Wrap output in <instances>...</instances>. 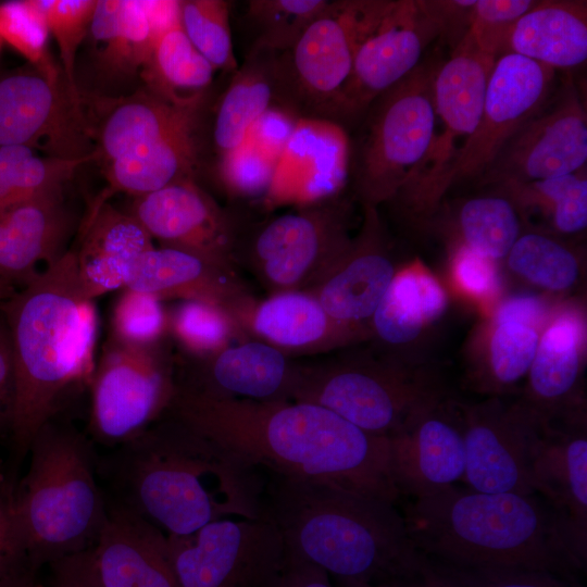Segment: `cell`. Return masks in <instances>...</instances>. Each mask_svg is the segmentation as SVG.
<instances>
[{
  "label": "cell",
  "mask_w": 587,
  "mask_h": 587,
  "mask_svg": "<svg viewBox=\"0 0 587 587\" xmlns=\"http://www.w3.org/2000/svg\"><path fill=\"white\" fill-rule=\"evenodd\" d=\"M3 587H43V584L39 580L38 575H29Z\"/></svg>",
  "instance_id": "60"
},
{
  "label": "cell",
  "mask_w": 587,
  "mask_h": 587,
  "mask_svg": "<svg viewBox=\"0 0 587 587\" xmlns=\"http://www.w3.org/2000/svg\"><path fill=\"white\" fill-rule=\"evenodd\" d=\"M277 52L251 48L224 91L213 124V143L220 155L238 146L251 126L279 103Z\"/></svg>",
  "instance_id": "31"
},
{
  "label": "cell",
  "mask_w": 587,
  "mask_h": 587,
  "mask_svg": "<svg viewBox=\"0 0 587 587\" xmlns=\"http://www.w3.org/2000/svg\"><path fill=\"white\" fill-rule=\"evenodd\" d=\"M29 464L12 494L16 532L32 569L87 551L107 521L109 503L91 438L74 425L47 422L34 437Z\"/></svg>",
  "instance_id": "6"
},
{
  "label": "cell",
  "mask_w": 587,
  "mask_h": 587,
  "mask_svg": "<svg viewBox=\"0 0 587 587\" xmlns=\"http://www.w3.org/2000/svg\"><path fill=\"white\" fill-rule=\"evenodd\" d=\"M358 45L335 122L360 120L371 102L409 75L441 28L421 0H359ZM342 125V124H341Z\"/></svg>",
  "instance_id": "9"
},
{
  "label": "cell",
  "mask_w": 587,
  "mask_h": 587,
  "mask_svg": "<svg viewBox=\"0 0 587 587\" xmlns=\"http://www.w3.org/2000/svg\"><path fill=\"white\" fill-rule=\"evenodd\" d=\"M175 380V388L210 397L236 394L263 401L278 400L277 395L291 389L287 382L286 361L275 348L249 342L223 350Z\"/></svg>",
  "instance_id": "27"
},
{
  "label": "cell",
  "mask_w": 587,
  "mask_h": 587,
  "mask_svg": "<svg viewBox=\"0 0 587 587\" xmlns=\"http://www.w3.org/2000/svg\"><path fill=\"white\" fill-rule=\"evenodd\" d=\"M264 514L286 555L319 566L335 582L399 584L421 565L396 503L338 486L268 474Z\"/></svg>",
  "instance_id": "5"
},
{
  "label": "cell",
  "mask_w": 587,
  "mask_h": 587,
  "mask_svg": "<svg viewBox=\"0 0 587 587\" xmlns=\"http://www.w3.org/2000/svg\"><path fill=\"white\" fill-rule=\"evenodd\" d=\"M507 258L513 272L548 290H565L578 276V264L573 252L542 234L520 235Z\"/></svg>",
  "instance_id": "40"
},
{
  "label": "cell",
  "mask_w": 587,
  "mask_h": 587,
  "mask_svg": "<svg viewBox=\"0 0 587 587\" xmlns=\"http://www.w3.org/2000/svg\"><path fill=\"white\" fill-rule=\"evenodd\" d=\"M160 344L126 345L108 338L89 383V437L114 448L167 411L175 390Z\"/></svg>",
  "instance_id": "11"
},
{
  "label": "cell",
  "mask_w": 587,
  "mask_h": 587,
  "mask_svg": "<svg viewBox=\"0 0 587 587\" xmlns=\"http://www.w3.org/2000/svg\"><path fill=\"white\" fill-rule=\"evenodd\" d=\"M584 327L579 319L563 313L539 337L528 371L526 403H522L544 424L566 404L580 371Z\"/></svg>",
  "instance_id": "30"
},
{
  "label": "cell",
  "mask_w": 587,
  "mask_h": 587,
  "mask_svg": "<svg viewBox=\"0 0 587 587\" xmlns=\"http://www.w3.org/2000/svg\"><path fill=\"white\" fill-rule=\"evenodd\" d=\"M534 491L563 517L579 552L587 555V438L583 426L544 425L532 466Z\"/></svg>",
  "instance_id": "24"
},
{
  "label": "cell",
  "mask_w": 587,
  "mask_h": 587,
  "mask_svg": "<svg viewBox=\"0 0 587 587\" xmlns=\"http://www.w3.org/2000/svg\"><path fill=\"white\" fill-rule=\"evenodd\" d=\"M497 58L467 30L434 80L435 126L430 143L396 196L416 215H429L450 188L451 171L475 133ZM395 196V197H396Z\"/></svg>",
  "instance_id": "8"
},
{
  "label": "cell",
  "mask_w": 587,
  "mask_h": 587,
  "mask_svg": "<svg viewBox=\"0 0 587 587\" xmlns=\"http://www.w3.org/2000/svg\"><path fill=\"white\" fill-rule=\"evenodd\" d=\"M328 2L327 0L249 1L246 13L255 34L251 48L277 53L289 50Z\"/></svg>",
  "instance_id": "41"
},
{
  "label": "cell",
  "mask_w": 587,
  "mask_h": 587,
  "mask_svg": "<svg viewBox=\"0 0 587 587\" xmlns=\"http://www.w3.org/2000/svg\"><path fill=\"white\" fill-rule=\"evenodd\" d=\"M453 272L461 288L477 298H489L500 287L495 261L464 246L454 259Z\"/></svg>",
  "instance_id": "53"
},
{
  "label": "cell",
  "mask_w": 587,
  "mask_h": 587,
  "mask_svg": "<svg viewBox=\"0 0 587 587\" xmlns=\"http://www.w3.org/2000/svg\"><path fill=\"white\" fill-rule=\"evenodd\" d=\"M70 221L63 190L0 208V278L24 286L62 258Z\"/></svg>",
  "instance_id": "23"
},
{
  "label": "cell",
  "mask_w": 587,
  "mask_h": 587,
  "mask_svg": "<svg viewBox=\"0 0 587 587\" xmlns=\"http://www.w3.org/2000/svg\"><path fill=\"white\" fill-rule=\"evenodd\" d=\"M427 559L515 566L577 579L586 564L563 517L538 494H488L451 485L414 497L402 512Z\"/></svg>",
  "instance_id": "4"
},
{
  "label": "cell",
  "mask_w": 587,
  "mask_h": 587,
  "mask_svg": "<svg viewBox=\"0 0 587 587\" xmlns=\"http://www.w3.org/2000/svg\"><path fill=\"white\" fill-rule=\"evenodd\" d=\"M398 585L399 587H461L439 572L425 555L419 569Z\"/></svg>",
  "instance_id": "59"
},
{
  "label": "cell",
  "mask_w": 587,
  "mask_h": 587,
  "mask_svg": "<svg viewBox=\"0 0 587 587\" xmlns=\"http://www.w3.org/2000/svg\"><path fill=\"white\" fill-rule=\"evenodd\" d=\"M0 36L48 79L59 80L64 76L48 53L49 30L37 0L1 3Z\"/></svg>",
  "instance_id": "43"
},
{
  "label": "cell",
  "mask_w": 587,
  "mask_h": 587,
  "mask_svg": "<svg viewBox=\"0 0 587 587\" xmlns=\"http://www.w3.org/2000/svg\"><path fill=\"white\" fill-rule=\"evenodd\" d=\"M0 146L41 149L62 159L96 153L80 96L65 80L36 70L0 80Z\"/></svg>",
  "instance_id": "13"
},
{
  "label": "cell",
  "mask_w": 587,
  "mask_h": 587,
  "mask_svg": "<svg viewBox=\"0 0 587 587\" xmlns=\"http://www.w3.org/2000/svg\"><path fill=\"white\" fill-rule=\"evenodd\" d=\"M128 212L164 247L216 262L230 241L224 215L195 179L135 197Z\"/></svg>",
  "instance_id": "20"
},
{
  "label": "cell",
  "mask_w": 587,
  "mask_h": 587,
  "mask_svg": "<svg viewBox=\"0 0 587 587\" xmlns=\"http://www.w3.org/2000/svg\"><path fill=\"white\" fill-rule=\"evenodd\" d=\"M427 13L438 23L442 36L465 34L471 25L476 0H421Z\"/></svg>",
  "instance_id": "55"
},
{
  "label": "cell",
  "mask_w": 587,
  "mask_h": 587,
  "mask_svg": "<svg viewBox=\"0 0 587 587\" xmlns=\"http://www.w3.org/2000/svg\"><path fill=\"white\" fill-rule=\"evenodd\" d=\"M345 243L339 211L320 207L273 218L260 228L253 248L270 282L291 286L324 252Z\"/></svg>",
  "instance_id": "25"
},
{
  "label": "cell",
  "mask_w": 587,
  "mask_h": 587,
  "mask_svg": "<svg viewBox=\"0 0 587 587\" xmlns=\"http://www.w3.org/2000/svg\"><path fill=\"white\" fill-rule=\"evenodd\" d=\"M555 70L515 53L497 58L479 122L455 162L450 187L480 178L507 142L551 98Z\"/></svg>",
  "instance_id": "16"
},
{
  "label": "cell",
  "mask_w": 587,
  "mask_h": 587,
  "mask_svg": "<svg viewBox=\"0 0 587 587\" xmlns=\"http://www.w3.org/2000/svg\"><path fill=\"white\" fill-rule=\"evenodd\" d=\"M359 0L329 1L289 50L278 54L279 104L335 121L358 45Z\"/></svg>",
  "instance_id": "12"
},
{
  "label": "cell",
  "mask_w": 587,
  "mask_h": 587,
  "mask_svg": "<svg viewBox=\"0 0 587 587\" xmlns=\"http://www.w3.org/2000/svg\"><path fill=\"white\" fill-rule=\"evenodd\" d=\"M439 65L423 62L382 92L362 115L350 149V176L366 205L394 198L423 159L435 126Z\"/></svg>",
  "instance_id": "7"
},
{
  "label": "cell",
  "mask_w": 587,
  "mask_h": 587,
  "mask_svg": "<svg viewBox=\"0 0 587 587\" xmlns=\"http://www.w3.org/2000/svg\"><path fill=\"white\" fill-rule=\"evenodd\" d=\"M89 33L102 48V60L116 70L130 71L121 22V0H97Z\"/></svg>",
  "instance_id": "52"
},
{
  "label": "cell",
  "mask_w": 587,
  "mask_h": 587,
  "mask_svg": "<svg viewBox=\"0 0 587 587\" xmlns=\"http://www.w3.org/2000/svg\"><path fill=\"white\" fill-rule=\"evenodd\" d=\"M49 34L58 45L63 75L71 91L80 96L75 83L77 50L89 33L97 0H37Z\"/></svg>",
  "instance_id": "45"
},
{
  "label": "cell",
  "mask_w": 587,
  "mask_h": 587,
  "mask_svg": "<svg viewBox=\"0 0 587 587\" xmlns=\"http://www.w3.org/2000/svg\"><path fill=\"white\" fill-rule=\"evenodd\" d=\"M216 263L188 251L153 247L133 262L125 287L161 300L179 297L216 303L220 294Z\"/></svg>",
  "instance_id": "32"
},
{
  "label": "cell",
  "mask_w": 587,
  "mask_h": 587,
  "mask_svg": "<svg viewBox=\"0 0 587 587\" xmlns=\"http://www.w3.org/2000/svg\"><path fill=\"white\" fill-rule=\"evenodd\" d=\"M438 405L416 413L388 437L392 477L400 495L419 497L464 477L462 426L441 414Z\"/></svg>",
  "instance_id": "19"
},
{
  "label": "cell",
  "mask_w": 587,
  "mask_h": 587,
  "mask_svg": "<svg viewBox=\"0 0 587 587\" xmlns=\"http://www.w3.org/2000/svg\"><path fill=\"white\" fill-rule=\"evenodd\" d=\"M278 587H335L329 575L319 566L286 555Z\"/></svg>",
  "instance_id": "58"
},
{
  "label": "cell",
  "mask_w": 587,
  "mask_h": 587,
  "mask_svg": "<svg viewBox=\"0 0 587 587\" xmlns=\"http://www.w3.org/2000/svg\"><path fill=\"white\" fill-rule=\"evenodd\" d=\"M215 68L192 46L182 26L167 30L158 41L142 70L147 88L173 101L204 93Z\"/></svg>",
  "instance_id": "35"
},
{
  "label": "cell",
  "mask_w": 587,
  "mask_h": 587,
  "mask_svg": "<svg viewBox=\"0 0 587 587\" xmlns=\"http://www.w3.org/2000/svg\"><path fill=\"white\" fill-rule=\"evenodd\" d=\"M458 226L464 247L494 261L508 255L521 233L514 202L503 196L466 200L459 210Z\"/></svg>",
  "instance_id": "37"
},
{
  "label": "cell",
  "mask_w": 587,
  "mask_h": 587,
  "mask_svg": "<svg viewBox=\"0 0 587 587\" xmlns=\"http://www.w3.org/2000/svg\"><path fill=\"white\" fill-rule=\"evenodd\" d=\"M394 276L389 259L372 249H361L326 282L317 301L335 320L366 319L375 312Z\"/></svg>",
  "instance_id": "34"
},
{
  "label": "cell",
  "mask_w": 587,
  "mask_h": 587,
  "mask_svg": "<svg viewBox=\"0 0 587 587\" xmlns=\"http://www.w3.org/2000/svg\"><path fill=\"white\" fill-rule=\"evenodd\" d=\"M201 113L161 139L133 150L107 164L108 188L100 195L109 200L115 192L139 197L170 184L193 179L199 157Z\"/></svg>",
  "instance_id": "29"
},
{
  "label": "cell",
  "mask_w": 587,
  "mask_h": 587,
  "mask_svg": "<svg viewBox=\"0 0 587 587\" xmlns=\"http://www.w3.org/2000/svg\"><path fill=\"white\" fill-rule=\"evenodd\" d=\"M447 307V295L430 274L419 268L395 275L374 316L378 335L394 345L414 340L439 319Z\"/></svg>",
  "instance_id": "33"
},
{
  "label": "cell",
  "mask_w": 587,
  "mask_h": 587,
  "mask_svg": "<svg viewBox=\"0 0 587 587\" xmlns=\"http://www.w3.org/2000/svg\"><path fill=\"white\" fill-rule=\"evenodd\" d=\"M278 161L249 138L218 157L217 173L226 191L237 197L266 195Z\"/></svg>",
  "instance_id": "46"
},
{
  "label": "cell",
  "mask_w": 587,
  "mask_h": 587,
  "mask_svg": "<svg viewBox=\"0 0 587 587\" xmlns=\"http://www.w3.org/2000/svg\"><path fill=\"white\" fill-rule=\"evenodd\" d=\"M230 3L224 0L180 1V26L192 46L216 70L238 68L229 26Z\"/></svg>",
  "instance_id": "42"
},
{
  "label": "cell",
  "mask_w": 587,
  "mask_h": 587,
  "mask_svg": "<svg viewBox=\"0 0 587 587\" xmlns=\"http://www.w3.org/2000/svg\"><path fill=\"white\" fill-rule=\"evenodd\" d=\"M551 100L501 149L483 184L542 180L586 167V108L571 77Z\"/></svg>",
  "instance_id": "15"
},
{
  "label": "cell",
  "mask_w": 587,
  "mask_h": 587,
  "mask_svg": "<svg viewBox=\"0 0 587 587\" xmlns=\"http://www.w3.org/2000/svg\"><path fill=\"white\" fill-rule=\"evenodd\" d=\"M429 562L461 587H582L577 579L544 570L515 566H463L432 560Z\"/></svg>",
  "instance_id": "49"
},
{
  "label": "cell",
  "mask_w": 587,
  "mask_h": 587,
  "mask_svg": "<svg viewBox=\"0 0 587 587\" xmlns=\"http://www.w3.org/2000/svg\"><path fill=\"white\" fill-rule=\"evenodd\" d=\"M170 324L179 341L196 354L221 348L228 336V322L216 303L187 299L174 311Z\"/></svg>",
  "instance_id": "48"
},
{
  "label": "cell",
  "mask_w": 587,
  "mask_h": 587,
  "mask_svg": "<svg viewBox=\"0 0 587 587\" xmlns=\"http://www.w3.org/2000/svg\"><path fill=\"white\" fill-rule=\"evenodd\" d=\"M91 549L61 559L48 567L50 574L43 587H102L91 558Z\"/></svg>",
  "instance_id": "54"
},
{
  "label": "cell",
  "mask_w": 587,
  "mask_h": 587,
  "mask_svg": "<svg viewBox=\"0 0 587 587\" xmlns=\"http://www.w3.org/2000/svg\"><path fill=\"white\" fill-rule=\"evenodd\" d=\"M205 92L173 101L147 88L117 99L103 115L101 124L90 129L98 161L105 164L152 143L200 114Z\"/></svg>",
  "instance_id": "26"
},
{
  "label": "cell",
  "mask_w": 587,
  "mask_h": 587,
  "mask_svg": "<svg viewBox=\"0 0 587 587\" xmlns=\"http://www.w3.org/2000/svg\"><path fill=\"white\" fill-rule=\"evenodd\" d=\"M335 587H399V585L392 583L369 584L357 582H336Z\"/></svg>",
  "instance_id": "61"
},
{
  "label": "cell",
  "mask_w": 587,
  "mask_h": 587,
  "mask_svg": "<svg viewBox=\"0 0 587 587\" xmlns=\"http://www.w3.org/2000/svg\"><path fill=\"white\" fill-rule=\"evenodd\" d=\"M298 401L322 405L360 429L389 437L413 415L438 402L425 378L390 371L344 369L296 380Z\"/></svg>",
  "instance_id": "14"
},
{
  "label": "cell",
  "mask_w": 587,
  "mask_h": 587,
  "mask_svg": "<svg viewBox=\"0 0 587 587\" xmlns=\"http://www.w3.org/2000/svg\"><path fill=\"white\" fill-rule=\"evenodd\" d=\"M98 475L110 503L165 536L264 516L259 470L168 413L98 458Z\"/></svg>",
  "instance_id": "2"
},
{
  "label": "cell",
  "mask_w": 587,
  "mask_h": 587,
  "mask_svg": "<svg viewBox=\"0 0 587 587\" xmlns=\"http://www.w3.org/2000/svg\"><path fill=\"white\" fill-rule=\"evenodd\" d=\"M167 413L254 469L397 502L389 439L311 402L237 401L175 390Z\"/></svg>",
  "instance_id": "1"
},
{
  "label": "cell",
  "mask_w": 587,
  "mask_h": 587,
  "mask_svg": "<svg viewBox=\"0 0 587 587\" xmlns=\"http://www.w3.org/2000/svg\"><path fill=\"white\" fill-rule=\"evenodd\" d=\"M14 292L15 286L10 282L0 278V304Z\"/></svg>",
  "instance_id": "62"
},
{
  "label": "cell",
  "mask_w": 587,
  "mask_h": 587,
  "mask_svg": "<svg viewBox=\"0 0 587 587\" xmlns=\"http://www.w3.org/2000/svg\"><path fill=\"white\" fill-rule=\"evenodd\" d=\"M152 248V238L129 212L98 197L82 225L79 243L72 249L85 297L95 301L124 288L133 262Z\"/></svg>",
  "instance_id": "22"
},
{
  "label": "cell",
  "mask_w": 587,
  "mask_h": 587,
  "mask_svg": "<svg viewBox=\"0 0 587 587\" xmlns=\"http://www.w3.org/2000/svg\"><path fill=\"white\" fill-rule=\"evenodd\" d=\"M537 1L476 0L469 32L478 47L498 58L505 51L510 33Z\"/></svg>",
  "instance_id": "50"
},
{
  "label": "cell",
  "mask_w": 587,
  "mask_h": 587,
  "mask_svg": "<svg viewBox=\"0 0 587 587\" xmlns=\"http://www.w3.org/2000/svg\"><path fill=\"white\" fill-rule=\"evenodd\" d=\"M328 315L320 302L307 295L288 292L262 303L254 315V328L285 347L315 342L326 332Z\"/></svg>",
  "instance_id": "39"
},
{
  "label": "cell",
  "mask_w": 587,
  "mask_h": 587,
  "mask_svg": "<svg viewBox=\"0 0 587 587\" xmlns=\"http://www.w3.org/2000/svg\"><path fill=\"white\" fill-rule=\"evenodd\" d=\"M546 313L544 301L533 295H519L504 300L497 310L496 323L515 322L536 328Z\"/></svg>",
  "instance_id": "57"
},
{
  "label": "cell",
  "mask_w": 587,
  "mask_h": 587,
  "mask_svg": "<svg viewBox=\"0 0 587 587\" xmlns=\"http://www.w3.org/2000/svg\"><path fill=\"white\" fill-rule=\"evenodd\" d=\"M351 141L344 125L300 116L265 195L270 203L314 204L330 200L350 176Z\"/></svg>",
  "instance_id": "18"
},
{
  "label": "cell",
  "mask_w": 587,
  "mask_h": 587,
  "mask_svg": "<svg viewBox=\"0 0 587 587\" xmlns=\"http://www.w3.org/2000/svg\"><path fill=\"white\" fill-rule=\"evenodd\" d=\"M12 494L0 478V587L38 574L32 569L16 532Z\"/></svg>",
  "instance_id": "51"
},
{
  "label": "cell",
  "mask_w": 587,
  "mask_h": 587,
  "mask_svg": "<svg viewBox=\"0 0 587 587\" xmlns=\"http://www.w3.org/2000/svg\"><path fill=\"white\" fill-rule=\"evenodd\" d=\"M497 186L513 202L536 205L548 212L558 232L573 234L586 228V167L559 177L528 183L508 182Z\"/></svg>",
  "instance_id": "38"
},
{
  "label": "cell",
  "mask_w": 587,
  "mask_h": 587,
  "mask_svg": "<svg viewBox=\"0 0 587 587\" xmlns=\"http://www.w3.org/2000/svg\"><path fill=\"white\" fill-rule=\"evenodd\" d=\"M0 312L12 349L9 429L20 461L38 430L57 416L66 394L89 385L98 321L93 300L80 289L72 249L5 299Z\"/></svg>",
  "instance_id": "3"
},
{
  "label": "cell",
  "mask_w": 587,
  "mask_h": 587,
  "mask_svg": "<svg viewBox=\"0 0 587 587\" xmlns=\"http://www.w3.org/2000/svg\"><path fill=\"white\" fill-rule=\"evenodd\" d=\"M98 161L97 153L80 159L38 155L25 146H0V208L63 190L77 168Z\"/></svg>",
  "instance_id": "36"
},
{
  "label": "cell",
  "mask_w": 587,
  "mask_h": 587,
  "mask_svg": "<svg viewBox=\"0 0 587 587\" xmlns=\"http://www.w3.org/2000/svg\"><path fill=\"white\" fill-rule=\"evenodd\" d=\"M504 53L520 54L553 70L585 63L587 2L537 1L513 26Z\"/></svg>",
  "instance_id": "28"
},
{
  "label": "cell",
  "mask_w": 587,
  "mask_h": 587,
  "mask_svg": "<svg viewBox=\"0 0 587 587\" xmlns=\"http://www.w3.org/2000/svg\"><path fill=\"white\" fill-rule=\"evenodd\" d=\"M14 401V367L8 327L0 314V428L9 427Z\"/></svg>",
  "instance_id": "56"
},
{
  "label": "cell",
  "mask_w": 587,
  "mask_h": 587,
  "mask_svg": "<svg viewBox=\"0 0 587 587\" xmlns=\"http://www.w3.org/2000/svg\"><path fill=\"white\" fill-rule=\"evenodd\" d=\"M463 480L488 494H536L532 466L544 424L523 404L498 401L463 408Z\"/></svg>",
  "instance_id": "17"
},
{
  "label": "cell",
  "mask_w": 587,
  "mask_h": 587,
  "mask_svg": "<svg viewBox=\"0 0 587 587\" xmlns=\"http://www.w3.org/2000/svg\"><path fill=\"white\" fill-rule=\"evenodd\" d=\"M161 301L151 294L124 287L112 310L109 338L133 346L160 344L170 325Z\"/></svg>",
  "instance_id": "44"
},
{
  "label": "cell",
  "mask_w": 587,
  "mask_h": 587,
  "mask_svg": "<svg viewBox=\"0 0 587 587\" xmlns=\"http://www.w3.org/2000/svg\"><path fill=\"white\" fill-rule=\"evenodd\" d=\"M179 587H278L282 535L266 516L223 519L186 536H166Z\"/></svg>",
  "instance_id": "10"
},
{
  "label": "cell",
  "mask_w": 587,
  "mask_h": 587,
  "mask_svg": "<svg viewBox=\"0 0 587 587\" xmlns=\"http://www.w3.org/2000/svg\"><path fill=\"white\" fill-rule=\"evenodd\" d=\"M539 337L537 329L532 326L515 322L497 324L489 346L491 382L504 387L527 374Z\"/></svg>",
  "instance_id": "47"
},
{
  "label": "cell",
  "mask_w": 587,
  "mask_h": 587,
  "mask_svg": "<svg viewBox=\"0 0 587 587\" xmlns=\"http://www.w3.org/2000/svg\"><path fill=\"white\" fill-rule=\"evenodd\" d=\"M108 503L107 521L90 550L102 587H179L166 536L127 510Z\"/></svg>",
  "instance_id": "21"
}]
</instances>
